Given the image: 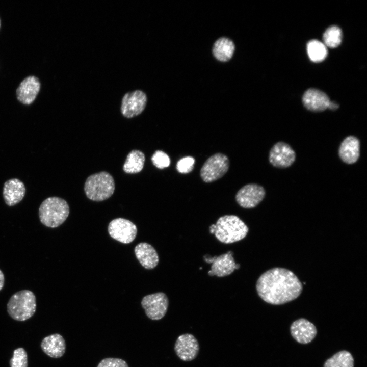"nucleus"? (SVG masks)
I'll return each instance as SVG.
<instances>
[{"mask_svg":"<svg viewBox=\"0 0 367 367\" xmlns=\"http://www.w3.org/2000/svg\"><path fill=\"white\" fill-rule=\"evenodd\" d=\"M258 296L266 302L283 304L298 298L302 285L291 271L282 268H274L264 272L256 284Z\"/></svg>","mask_w":367,"mask_h":367,"instance_id":"1","label":"nucleus"},{"mask_svg":"<svg viewBox=\"0 0 367 367\" xmlns=\"http://www.w3.org/2000/svg\"><path fill=\"white\" fill-rule=\"evenodd\" d=\"M209 232L217 239L224 244H231L243 239L247 234L249 228L237 216L227 215L220 217L216 224H212Z\"/></svg>","mask_w":367,"mask_h":367,"instance_id":"2","label":"nucleus"},{"mask_svg":"<svg viewBox=\"0 0 367 367\" xmlns=\"http://www.w3.org/2000/svg\"><path fill=\"white\" fill-rule=\"evenodd\" d=\"M70 209L67 202L63 198L53 196L47 198L41 203L38 211L40 222L49 228H56L68 218Z\"/></svg>","mask_w":367,"mask_h":367,"instance_id":"3","label":"nucleus"},{"mask_svg":"<svg viewBox=\"0 0 367 367\" xmlns=\"http://www.w3.org/2000/svg\"><path fill=\"white\" fill-rule=\"evenodd\" d=\"M36 307L35 295L29 290H22L14 293L7 304L9 315L17 321H24L31 318L35 314Z\"/></svg>","mask_w":367,"mask_h":367,"instance_id":"4","label":"nucleus"},{"mask_svg":"<svg viewBox=\"0 0 367 367\" xmlns=\"http://www.w3.org/2000/svg\"><path fill=\"white\" fill-rule=\"evenodd\" d=\"M115 188L113 176L106 171L90 175L84 185L86 196L94 201H102L113 194Z\"/></svg>","mask_w":367,"mask_h":367,"instance_id":"5","label":"nucleus"},{"mask_svg":"<svg viewBox=\"0 0 367 367\" xmlns=\"http://www.w3.org/2000/svg\"><path fill=\"white\" fill-rule=\"evenodd\" d=\"M229 160L224 154L215 153L204 162L200 170V177L205 182H214L223 177L229 168Z\"/></svg>","mask_w":367,"mask_h":367,"instance_id":"6","label":"nucleus"},{"mask_svg":"<svg viewBox=\"0 0 367 367\" xmlns=\"http://www.w3.org/2000/svg\"><path fill=\"white\" fill-rule=\"evenodd\" d=\"M141 305L149 319L159 320L165 316L169 300L165 293L158 292L144 296L142 299Z\"/></svg>","mask_w":367,"mask_h":367,"instance_id":"7","label":"nucleus"},{"mask_svg":"<svg viewBox=\"0 0 367 367\" xmlns=\"http://www.w3.org/2000/svg\"><path fill=\"white\" fill-rule=\"evenodd\" d=\"M108 231L111 238L123 244L132 242L137 234L136 225L130 220L122 218L112 220L109 224Z\"/></svg>","mask_w":367,"mask_h":367,"instance_id":"8","label":"nucleus"},{"mask_svg":"<svg viewBox=\"0 0 367 367\" xmlns=\"http://www.w3.org/2000/svg\"><path fill=\"white\" fill-rule=\"evenodd\" d=\"M233 254L232 251H228L218 256H204L205 261L212 264L211 269L208 274L211 276L215 275L222 277L229 275L235 269H238L240 265L235 263Z\"/></svg>","mask_w":367,"mask_h":367,"instance_id":"9","label":"nucleus"},{"mask_svg":"<svg viewBox=\"0 0 367 367\" xmlns=\"http://www.w3.org/2000/svg\"><path fill=\"white\" fill-rule=\"evenodd\" d=\"M146 94L141 90H136L125 94L122 98L121 112L127 118L136 117L141 114L147 103Z\"/></svg>","mask_w":367,"mask_h":367,"instance_id":"10","label":"nucleus"},{"mask_svg":"<svg viewBox=\"0 0 367 367\" xmlns=\"http://www.w3.org/2000/svg\"><path fill=\"white\" fill-rule=\"evenodd\" d=\"M264 188L257 184H249L242 187L235 195L238 204L243 208H252L262 201L265 196Z\"/></svg>","mask_w":367,"mask_h":367,"instance_id":"11","label":"nucleus"},{"mask_svg":"<svg viewBox=\"0 0 367 367\" xmlns=\"http://www.w3.org/2000/svg\"><path fill=\"white\" fill-rule=\"evenodd\" d=\"M269 159L273 166L278 168H287L294 162L296 153L289 144L279 142L271 149Z\"/></svg>","mask_w":367,"mask_h":367,"instance_id":"12","label":"nucleus"},{"mask_svg":"<svg viewBox=\"0 0 367 367\" xmlns=\"http://www.w3.org/2000/svg\"><path fill=\"white\" fill-rule=\"evenodd\" d=\"M174 350L177 356L182 360L189 361L197 356L199 346L195 336L189 333L180 335L177 339Z\"/></svg>","mask_w":367,"mask_h":367,"instance_id":"13","label":"nucleus"},{"mask_svg":"<svg viewBox=\"0 0 367 367\" xmlns=\"http://www.w3.org/2000/svg\"><path fill=\"white\" fill-rule=\"evenodd\" d=\"M290 331L293 337L297 342L304 344L311 342L317 333L314 324L304 318L294 321L291 326Z\"/></svg>","mask_w":367,"mask_h":367,"instance_id":"14","label":"nucleus"},{"mask_svg":"<svg viewBox=\"0 0 367 367\" xmlns=\"http://www.w3.org/2000/svg\"><path fill=\"white\" fill-rule=\"evenodd\" d=\"M25 187L20 180L12 178L7 180L3 187V195L6 204L12 206L19 203L24 198Z\"/></svg>","mask_w":367,"mask_h":367,"instance_id":"15","label":"nucleus"},{"mask_svg":"<svg viewBox=\"0 0 367 367\" xmlns=\"http://www.w3.org/2000/svg\"><path fill=\"white\" fill-rule=\"evenodd\" d=\"M40 88L38 78L30 76L24 79L16 90L17 99L26 105L31 104L35 99Z\"/></svg>","mask_w":367,"mask_h":367,"instance_id":"16","label":"nucleus"},{"mask_svg":"<svg viewBox=\"0 0 367 367\" xmlns=\"http://www.w3.org/2000/svg\"><path fill=\"white\" fill-rule=\"evenodd\" d=\"M302 101L305 107L313 112H321L328 108L330 100L323 91L310 88L304 93Z\"/></svg>","mask_w":367,"mask_h":367,"instance_id":"17","label":"nucleus"},{"mask_svg":"<svg viewBox=\"0 0 367 367\" xmlns=\"http://www.w3.org/2000/svg\"><path fill=\"white\" fill-rule=\"evenodd\" d=\"M136 257L140 264L146 269H152L158 265L159 257L154 248L146 242L138 244L134 249Z\"/></svg>","mask_w":367,"mask_h":367,"instance_id":"18","label":"nucleus"},{"mask_svg":"<svg viewBox=\"0 0 367 367\" xmlns=\"http://www.w3.org/2000/svg\"><path fill=\"white\" fill-rule=\"evenodd\" d=\"M40 346L45 354L53 358L63 356L66 350L65 341L63 337L58 333L44 337L41 341Z\"/></svg>","mask_w":367,"mask_h":367,"instance_id":"19","label":"nucleus"},{"mask_svg":"<svg viewBox=\"0 0 367 367\" xmlns=\"http://www.w3.org/2000/svg\"><path fill=\"white\" fill-rule=\"evenodd\" d=\"M338 153L342 161L347 164L356 162L360 154L359 140L353 136L346 137L339 146Z\"/></svg>","mask_w":367,"mask_h":367,"instance_id":"20","label":"nucleus"},{"mask_svg":"<svg viewBox=\"0 0 367 367\" xmlns=\"http://www.w3.org/2000/svg\"><path fill=\"white\" fill-rule=\"evenodd\" d=\"M235 46L232 41L227 38L222 37L215 42L213 53L218 60L226 62L231 58Z\"/></svg>","mask_w":367,"mask_h":367,"instance_id":"21","label":"nucleus"},{"mask_svg":"<svg viewBox=\"0 0 367 367\" xmlns=\"http://www.w3.org/2000/svg\"><path fill=\"white\" fill-rule=\"evenodd\" d=\"M145 157L139 150H133L127 155L123 166V171L128 174L138 173L143 169Z\"/></svg>","mask_w":367,"mask_h":367,"instance_id":"22","label":"nucleus"},{"mask_svg":"<svg viewBox=\"0 0 367 367\" xmlns=\"http://www.w3.org/2000/svg\"><path fill=\"white\" fill-rule=\"evenodd\" d=\"M354 358L351 354L345 350L340 351L328 359L324 367H354Z\"/></svg>","mask_w":367,"mask_h":367,"instance_id":"23","label":"nucleus"},{"mask_svg":"<svg viewBox=\"0 0 367 367\" xmlns=\"http://www.w3.org/2000/svg\"><path fill=\"white\" fill-rule=\"evenodd\" d=\"M307 50L310 59L314 62L323 61L327 55L326 46L317 40H312L308 42Z\"/></svg>","mask_w":367,"mask_h":367,"instance_id":"24","label":"nucleus"},{"mask_svg":"<svg viewBox=\"0 0 367 367\" xmlns=\"http://www.w3.org/2000/svg\"><path fill=\"white\" fill-rule=\"evenodd\" d=\"M323 38L325 46L331 48H335L341 43L342 30L337 25L330 26L325 31Z\"/></svg>","mask_w":367,"mask_h":367,"instance_id":"25","label":"nucleus"},{"mask_svg":"<svg viewBox=\"0 0 367 367\" xmlns=\"http://www.w3.org/2000/svg\"><path fill=\"white\" fill-rule=\"evenodd\" d=\"M10 367H28V355L25 349L20 347L14 350L9 361Z\"/></svg>","mask_w":367,"mask_h":367,"instance_id":"26","label":"nucleus"},{"mask_svg":"<svg viewBox=\"0 0 367 367\" xmlns=\"http://www.w3.org/2000/svg\"><path fill=\"white\" fill-rule=\"evenodd\" d=\"M153 164L158 168L163 169L168 167L170 164L169 156L162 150H156L151 157Z\"/></svg>","mask_w":367,"mask_h":367,"instance_id":"27","label":"nucleus"},{"mask_svg":"<svg viewBox=\"0 0 367 367\" xmlns=\"http://www.w3.org/2000/svg\"><path fill=\"white\" fill-rule=\"evenodd\" d=\"M195 161L194 158L192 156L184 157L177 162L176 169L180 173H190L194 168Z\"/></svg>","mask_w":367,"mask_h":367,"instance_id":"28","label":"nucleus"},{"mask_svg":"<svg viewBox=\"0 0 367 367\" xmlns=\"http://www.w3.org/2000/svg\"><path fill=\"white\" fill-rule=\"evenodd\" d=\"M97 367H128L127 363L123 359L117 358H106L102 359Z\"/></svg>","mask_w":367,"mask_h":367,"instance_id":"29","label":"nucleus"},{"mask_svg":"<svg viewBox=\"0 0 367 367\" xmlns=\"http://www.w3.org/2000/svg\"><path fill=\"white\" fill-rule=\"evenodd\" d=\"M5 284V276L3 272L0 269V291H1Z\"/></svg>","mask_w":367,"mask_h":367,"instance_id":"30","label":"nucleus"},{"mask_svg":"<svg viewBox=\"0 0 367 367\" xmlns=\"http://www.w3.org/2000/svg\"><path fill=\"white\" fill-rule=\"evenodd\" d=\"M338 108V105L337 104L330 101L329 107H328L329 109L332 110H334L337 109Z\"/></svg>","mask_w":367,"mask_h":367,"instance_id":"31","label":"nucleus"},{"mask_svg":"<svg viewBox=\"0 0 367 367\" xmlns=\"http://www.w3.org/2000/svg\"><path fill=\"white\" fill-rule=\"evenodd\" d=\"M0 26H1V21H0Z\"/></svg>","mask_w":367,"mask_h":367,"instance_id":"32","label":"nucleus"}]
</instances>
